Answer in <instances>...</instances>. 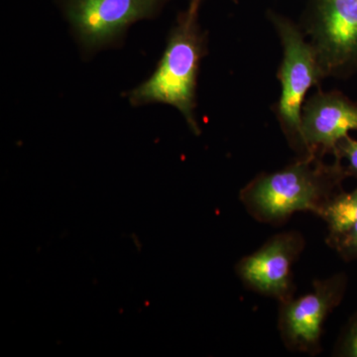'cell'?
<instances>
[{"instance_id":"1","label":"cell","mask_w":357,"mask_h":357,"mask_svg":"<svg viewBox=\"0 0 357 357\" xmlns=\"http://www.w3.org/2000/svg\"><path fill=\"white\" fill-rule=\"evenodd\" d=\"M306 154L282 170L262 174L248 183L239 194L249 215L258 222L280 225L299 211L321 217L326 204L338 194L347 178L340 159L331 165Z\"/></svg>"},{"instance_id":"2","label":"cell","mask_w":357,"mask_h":357,"mask_svg":"<svg viewBox=\"0 0 357 357\" xmlns=\"http://www.w3.org/2000/svg\"><path fill=\"white\" fill-rule=\"evenodd\" d=\"M199 6L189 3L178 15L152 74L126 93L132 107L162 103L175 107L197 135L201 132L196 114L197 84L206 45L199 24Z\"/></svg>"},{"instance_id":"3","label":"cell","mask_w":357,"mask_h":357,"mask_svg":"<svg viewBox=\"0 0 357 357\" xmlns=\"http://www.w3.org/2000/svg\"><path fill=\"white\" fill-rule=\"evenodd\" d=\"M170 0H57L84 58L116 49L128 30L141 21L155 20Z\"/></svg>"},{"instance_id":"4","label":"cell","mask_w":357,"mask_h":357,"mask_svg":"<svg viewBox=\"0 0 357 357\" xmlns=\"http://www.w3.org/2000/svg\"><path fill=\"white\" fill-rule=\"evenodd\" d=\"M347 276L337 273L312 282V290L280 303L278 328L289 351L317 356L326 319L340 306L347 288Z\"/></svg>"},{"instance_id":"5","label":"cell","mask_w":357,"mask_h":357,"mask_svg":"<svg viewBox=\"0 0 357 357\" xmlns=\"http://www.w3.org/2000/svg\"><path fill=\"white\" fill-rule=\"evenodd\" d=\"M272 20L283 46L279 116L292 140L304 147L301 136L303 105L307 91L323 75L311 43L306 42L299 29L280 16L273 15Z\"/></svg>"},{"instance_id":"6","label":"cell","mask_w":357,"mask_h":357,"mask_svg":"<svg viewBox=\"0 0 357 357\" xmlns=\"http://www.w3.org/2000/svg\"><path fill=\"white\" fill-rule=\"evenodd\" d=\"M312 42L323 77L357 67V0H319Z\"/></svg>"},{"instance_id":"7","label":"cell","mask_w":357,"mask_h":357,"mask_svg":"<svg viewBox=\"0 0 357 357\" xmlns=\"http://www.w3.org/2000/svg\"><path fill=\"white\" fill-rule=\"evenodd\" d=\"M304 248L299 232H281L241 258L236 266L237 276L246 287L279 303L291 299L295 293L293 265Z\"/></svg>"},{"instance_id":"8","label":"cell","mask_w":357,"mask_h":357,"mask_svg":"<svg viewBox=\"0 0 357 357\" xmlns=\"http://www.w3.org/2000/svg\"><path fill=\"white\" fill-rule=\"evenodd\" d=\"M357 131V103L337 91L312 96L303 105L301 136L307 153L335 155L338 142Z\"/></svg>"},{"instance_id":"9","label":"cell","mask_w":357,"mask_h":357,"mask_svg":"<svg viewBox=\"0 0 357 357\" xmlns=\"http://www.w3.org/2000/svg\"><path fill=\"white\" fill-rule=\"evenodd\" d=\"M321 218L328 225V236L342 234L357 222V188L340 191L326 204Z\"/></svg>"},{"instance_id":"10","label":"cell","mask_w":357,"mask_h":357,"mask_svg":"<svg viewBox=\"0 0 357 357\" xmlns=\"http://www.w3.org/2000/svg\"><path fill=\"white\" fill-rule=\"evenodd\" d=\"M326 243L344 260L357 259V222L342 234L328 236Z\"/></svg>"},{"instance_id":"11","label":"cell","mask_w":357,"mask_h":357,"mask_svg":"<svg viewBox=\"0 0 357 357\" xmlns=\"http://www.w3.org/2000/svg\"><path fill=\"white\" fill-rule=\"evenodd\" d=\"M335 356L357 357V312L349 319L338 338Z\"/></svg>"},{"instance_id":"12","label":"cell","mask_w":357,"mask_h":357,"mask_svg":"<svg viewBox=\"0 0 357 357\" xmlns=\"http://www.w3.org/2000/svg\"><path fill=\"white\" fill-rule=\"evenodd\" d=\"M333 156L342 162L345 161L347 164L342 165L347 177L357 178V140L354 139L351 135L345 136L338 142Z\"/></svg>"},{"instance_id":"13","label":"cell","mask_w":357,"mask_h":357,"mask_svg":"<svg viewBox=\"0 0 357 357\" xmlns=\"http://www.w3.org/2000/svg\"><path fill=\"white\" fill-rule=\"evenodd\" d=\"M202 1H203V0H190L189 3H199V4H201Z\"/></svg>"}]
</instances>
